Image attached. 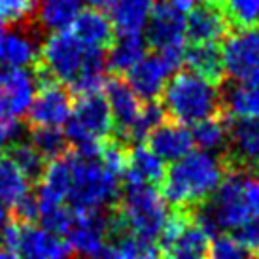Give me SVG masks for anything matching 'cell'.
<instances>
[{
	"mask_svg": "<svg viewBox=\"0 0 259 259\" xmlns=\"http://www.w3.org/2000/svg\"><path fill=\"white\" fill-rule=\"evenodd\" d=\"M231 29H250L259 21V0H220Z\"/></svg>",
	"mask_w": 259,
	"mask_h": 259,
	"instance_id": "f546056e",
	"label": "cell"
},
{
	"mask_svg": "<svg viewBox=\"0 0 259 259\" xmlns=\"http://www.w3.org/2000/svg\"><path fill=\"white\" fill-rule=\"evenodd\" d=\"M19 135V121L10 117H0V153L14 142Z\"/></svg>",
	"mask_w": 259,
	"mask_h": 259,
	"instance_id": "836d02e7",
	"label": "cell"
},
{
	"mask_svg": "<svg viewBox=\"0 0 259 259\" xmlns=\"http://www.w3.org/2000/svg\"><path fill=\"white\" fill-rule=\"evenodd\" d=\"M102 89L114 119V137L123 140L125 144L135 140V131L144 110V101L131 89L121 76L104 79Z\"/></svg>",
	"mask_w": 259,
	"mask_h": 259,
	"instance_id": "ba28073f",
	"label": "cell"
},
{
	"mask_svg": "<svg viewBox=\"0 0 259 259\" xmlns=\"http://www.w3.org/2000/svg\"><path fill=\"white\" fill-rule=\"evenodd\" d=\"M38 12V0H0V19L14 25H29Z\"/></svg>",
	"mask_w": 259,
	"mask_h": 259,
	"instance_id": "4dcf8cb0",
	"label": "cell"
},
{
	"mask_svg": "<svg viewBox=\"0 0 259 259\" xmlns=\"http://www.w3.org/2000/svg\"><path fill=\"white\" fill-rule=\"evenodd\" d=\"M4 153L21 168L23 172H25V176H27L32 184H34V182H40L44 170H46L48 161L44 159L42 153L30 144V142H17V144L12 142V144L4 150Z\"/></svg>",
	"mask_w": 259,
	"mask_h": 259,
	"instance_id": "83f0119b",
	"label": "cell"
},
{
	"mask_svg": "<svg viewBox=\"0 0 259 259\" xmlns=\"http://www.w3.org/2000/svg\"><path fill=\"white\" fill-rule=\"evenodd\" d=\"M38 61V50L27 30L0 32V66L27 68Z\"/></svg>",
	"mask_w": 259,
	"mask_h": 259,
	"instance_id": "44dd1931",
	"label": "cell"
},
{
	"mask_svg": "<svg viewBox=\"0 0 259 259\" xmlns=\"http://www.w3.org/2000/svg\"><path fill=\"white\" fill-rule=\"evenodd\" d=\"M227 129H229V114L223 112L220 115L202 119L195 123L191 131L193 144H197L202 151L223 150L227 142Z\"/></svg>",
	"mask_w": 259,
	"mask_h": 259,
	"instance_id": "4316f807",
	"label": "cell"
},
{
	"mask_svg": "<svg viewBox=\"0 0 259 259\" xmlns=\"http://www.w3.org/2000/svg\"><path fill=\"white\" fill-rule=\"evenodd\" d=\"M144 55V38L140 34H121L106 50V68L114 76H125Z\"/></svg>",
	"mask_w": 259,
	"mask_h": 259,
	"instance_id": "603a6c76",
	"label": "cell"
},
{
	"mask_svg": "<svg viewBox=\"0 0 259 259\" xmlns=\"http://www.w3.org/2000/svg\"><path fill=\"white\" fill-rule=\"evenodd\" d=\"M30 144L42 153L46 161H51L68 150V138L61 127H34L30 129Z\"/></svg>",
	"mask_w": 259,
	"mask_h": 259,
	"instance_id": "f1b7e54d",
	"label": "cell"
},
{
	"mask_svg": "<svg viewBox=\"0 0 259 259\" xmlns=\"http://www.w3.org/2000/svg\"><path fill=\"white\" fill-rule=\"evenodd\" d=\"M85 0H42L38 4L40 25L50 30L66 29L83 10Z\"/></svg>",
	"mask_w": 259,
	"mask_h": 259,
	"instance_id": "484cf974",
	"label": "cell"
},
{
	"mask_svg": "<svg viewBox=\"0 0 259 259\" xmlns=\"http://www.w3.org/2000/svg\"><path fill=\"white\" fill-rule=\"evenodd\" d=\"M15 252L21 259H72V246L66 237L34 227L32 223H21Z\"/></svg>",
	"mask_w": 259,
	"mask_h": 259,
	"instance_id": "5bb4252c",
	"label": "cell"
},
{
	"mask_svg": "<svg viewBox=\"0 0 259 259\" xmlns=\"http://www.w3.org/2000/svg\"><path fill=\"white\" fill-rule=\"evenodd\" d=\"M66 29L78 38L79 42L93 50H108L115 40V30L110 23L108 15H104L99 8H83L76 19Z\"/></svg>",
	"mask_w": 259,
	"mask_h": 259,
	"instance_id": "e0dca14e",
	"label": "cell"
},
{
	"mask_svg": "<svg viewBox=\"0 0 259 259\" xmlns=\"http://www.w3.org/2000/svg\"><path fill=\"white\" fill-rule=\"evenodd\" d=\"M184 63L189 72L201 76L214 85H222L225 78L223 53L218 44H191L184 53Z\"/></svg>",
	"mask_w": 259,
	"mask_h": 259,
	"instance_id": "ffe728a7",
	"label": "cell"
},
{
	"mask_svg": "<svg viewBox=\"0 0 259 259\" xmlns=\"http://www.w3.org/2000/svg\"><path fill=\"white\" fill-rule=\"evenodd\" d=\"M72 112V93L59 81H40L38 93L32 99L27 119L34 127H61Z\"/></svg>",
	"mask_w": 259,
	"mask_h": 259,
	"instance_id": "30bf717a",
	"label": "cell"
},
{
	"mask_svg": "<svg viewBox=\"0 0 259 259\" xmlns=\"http://www.w3.org/2000/svg\"><path fill=\"white\" fill-rule=\"evenodd\" d=\"M0 259H21V255L14 252V250H10V248H6V246H2L0 248Z\"/></svg>",
	"mask_w": 259,
	"mask_h": 259,
	"instance_id": "d590c367",
	"label": "cell"
},
{
	"mask_svg": "<svg viewBox=\"0 0 259 259\" xmlns=\"http://www.w3.org/2000/svg\"><path fill=\"white\" fill-rule=\"evenodd\" d=\"M148 148L157 155L163 163H174L187 155L193 148L191 131L186 125H180L176 121H163L159 123L153 131L146 137Z\"/></svg>",
	"mask_w": 259,
	"mask_h": 259,
	"instance_id": "2e32d148",
	"label": "cell"
},
{
	"mask_svg": "<svg viewBox=\"0 0 259 259\" xmlns=\"http://www.w3.org/2000/svg\"><path fill=\"white\" fill-rule=\"evenodd\" d=\"M208 259H259V255L244 248L233 235H220L212 238Z\"/></svg>",
	"mask_w": 259,
	"mask_h": 259,
	"instance_id": "1f68e13d",
	"label": "cell"
},
{
	"mask_svg": "<svg viewBox=\"0 0 259 259\" xmlns=\"http://www.w3.org/2000/svg\"><path fill=\"white\" fill-rule=\"evenodd\" d=\"M159 104L165 117L180 125H195L225 112L218 85L189 70L178 72L166 81Z\"/></svg>",
	"mask_w": 259,
	"mask_h": 259,
	"instance_id": "7a4b0ae2",
	"label": "cell"
},
{
	"mask_svg": "<svg viewBox=\"0 0 259 259\" xmlns=\"http://www.w3.org/2000/svg\"><path fill=\"white\" fill-rule=\"evenodd\" d=\"M186 38V15L182 10L161 0L151 8L150 19L146 23V44L155 51L184 48Z\"/></svg>",
	"mask_w": 259,
	"mask_h": 259,
	"instance_id": "8fae6325",
	"label": "cell"
},
{
	"mask_svg": "<svg viewBox=\"0 0 259 259\" xmlns=\"http://www.w3.org/2000/svg\"><path fill=\"white\" fill-rule=\"evenodd\" d=\"M223 110L231 117L259 119V78L235 81L222 95Z\"/></svg>",
	"mask_w": 259,
	"mask_h": 259,
	"instance_id": "7402d4cb",
	"label": "cell"
},
{
	"mask_svg": "<svg viewBox=\"0 0 259 259\" xmlns=\"http://www.w3.org/2000/svg\"><path fill=\"white\" fill-rule=\"evenodd\" d=\"M231 32L229 21L218 2H197L186 17V36L191 44H218Z\"/></svg>",
	"mask_w": 259,
	"mask_h": 259,
	"instance_id": "9a60e30c",
	"label": "cell"
},
{
	"mask_svg": "<svg viewBox=\"0 0 259 259\" xmlns=\"http://www.w3.org/2000/svg\"><path fill=\"white\" fill-rule=\"evenodd\" d=\"M153 0H110L106 14L114 30L121 34H140L150 19Z\"/></svg>",
	"mask_w": 259,
	"mask_h": 259,
	"instance_id": "d6986e66",
	"label": "cell"
},
{
	"mask_svg": "<svg viewBox=\"0 0 259 259\" xmlns=\"http://www.w3.org/2000/svg\"><path fill=\"white\" fill-rule=\"evenodd\" d=\"M174 66L165 59L163 53H150L138 61L137 65L125 74V81L131 89L144 102L159 101L165 89L166 81L170 79Z\"/></svg>",
	"mask_w": 259,
	"mask_h": 259,
	"instance_id": "7c38bea8",
	"label": "cell"
},
{
	"mask_svg": "<svg viewBox=\"0 0 259 259\" xmlns=\"http://www.w3.org/2000/svg\"><path fill=\"white\" fill-rule=\"evenodd\" d=\"M212 2H220V0H212Z\"/></svg>",
	"mask_w": 259,
	"mask_h": 259,
	"instance_id": "f35d334b",
	"label": "cell"
},
{
	"mask_svg": "<svg viewBox=\"0 0 259 259\" xmlns=\"http://www.w3.org/2000/svg\"><path fill=\"white\" fill-rule=\"evenodd\" d=\"M30 187H32V182L2 151L0 153V202L12 210L17 202L29 197Z\"/></svg>",
	"mask_w": 259,
	"mask_h": 259,
	"instance_id": "d4e9b609",
	"label": "cell"
},
{
	"mask_svg": "<svg viewBox=\"0 0 259 259\" xmlns=\"http://www.w3.org/2000/svg\"><path fill=\"white\" fill-rule=\"evenodd\" d=\"M168 2L174 4V6L178 8V10H182V12H189L199 0H168Z\"/></svg>",
	"mask_w": 259,
	"mask_h": 259,
	"instance_id": "e575fe53",
	"label": "cell"
},
{
	"mask_svg": "<svg viewBox=\"0 0 259 259\" xmlns=\"http://www.w3.org/2000/svg\"><path fill=\"white\" fill-rule=\"evenodd\" d=\"M70 184L66 204L76 212L102 210L114 206L119 199V178L110 172L99 157H83L78 151L68 150Z\"/></svg>",
	"mask_w": 259,
	"mask_h": 259,
	"instance_id": "3957f363",
	"label": "cell"
},
{
	"mask_svg": "<svg viewBox=\"0 0 259 259\" xmlns=\"http://www.w3.org/2000/svg\"><path fill=\"white\" fill-rule=\"evenodd\" d=\"M102 259H159V248L153 240L133 235L110 218L108 240L102 252Z\"/></svg>",
	"mask_w": 259,
	"mask_h": 259,
	"instance_id": "ac0fdd59",
	"label": "cell"
},
{
	"mask_svg": "<svg viewBox=\"0 0 259 259\" xmlns=\"http://www.w3.org/2000/svg\"><path fill=\"white\" fill-rule=\"evenodd\" d=\"M163 176H165V165L148 146H137L129 150L127 168H125L127 184L153 186V184H161Z\"/></svg>",
	"mask_w": 259,
	"mask_h": 259,
	"instance_id": "cb8c5ba5",
	"label": "cell"
},
{
	"mask_svg": "<svg viewBox=\"0 0 259 259\" xmlns=\"http://www.w3.org/2000/svg\"><path fill=\"white\" fill-rule=\"evenodd\" d=\"M225 174L220 155L202 150L189 151L165 170L161 195L174 208H199L216 193Z\"/></svg>",
	"mask_w": 259,
	"mask_h": 259,
	"instance_id": "6da1fadb",
	"label": "cell"
},
{
	"mask_svg": "<svg viewBox=\"0 0 259 259\" xmlns=\"http://www.w3.org/2000/svg\"><path fill=\"white\" fill-rule=\"evenodd\" d=\"M225 74L235 81L259 78V29H235L222 48Z\"/></svg>",
	"mask_w": 259,
	"mask_h": 259,
	"instance_id": "9c48e42d",
	"label": "cell"
},
{
	"mask_svg": "<svg viewBox=\"0 0 259 259\" xmlns=\"http://www.w3.org/2000/svg\"><path fill=\"white\" fill-rule=\"evenodd\" d=\"M214 235L202 225L195 208H174L159 235V259H208Z\"/></svg>",
	"mask_w": 259,
	"mask_h": 259,
	"instance_id": "8992f818",
	"label": "cell"
},
{
	"mask_svg": "<svg viewBox=\"0 0 259 259\" xmlns=\"http://www.w3.org/2000/svg\"><path fill=\"white\" fill-rule=\"evenodd\" d=\"M233 237L237 238L240 244L248 248L250 252L257 253L259 255V220H248L246 223H242L240 227L233 231Z\"/></svg>",
	"mask_w": 259,
	"mask_h": 259,
	"instance_id": "d6a6232c",
	"label": "cell"
},
{
	"mask_svg": "<svg viewBox=\"0 0 259 259\" xmlns=\"http://www.w3.org/2000/svg\"><path fill=\"white\" fill-rule=\"evenodd\" d=\"M2 27H4V21H2V19H0V32H2Z\"/></svg>",
	"mask_w": 259,
	"mask_h": 259,
	"instance_id": "74e56055",
	"label": "cell"
},
{
	"mask_svg": "<svg viewBox=\"0 0 259 259\" xmlns=\"http://www.w3.org/2000/svg\"><path fill=\"white\" fill-rule=\"evenodd\" d=\"M4 222V206H2V202H0V225Z\"/></svg>",
	"mask_w": 259,
	"mask_h": 259,
	"instance_id": "8d00e7d4",
	"label": "cell"
},
{
	"mask_svg": "<svg viewBox=\"0 0 259 259\" xmlns=\"http://www.w3.org/2000/svg\"><path fill=\"white\" fill-rule=\"evenodd\" d=\"M220 159L227 172L259 176V119L229 115L227 142Z\"/></svg>",
	"mask_w": 259,
	"mask_h": 259,
	"instance_id": "52a82bcc",
	"label": "cell"
},
{
	"mask_svg": "<svg viewBox=\"0 0 259 259\" xmlns=\"http://www.w3.org/2000/svg\"><path fill=\"white\" fill-rule=\"evenodd\" d=\"M34 74L25 68H0V117L19 119L34 99Z\"/></svg>",
	"mask_w": 259,
	"mask_h": 259,
	"instance_id": "4fadbf2b",
	"label": "cell"
},
{
	"mask_svg": "<svg viewBox=\"0 0 259 259\" xmlns=\"http://www.w3.org/2000/svg\"><path fill=\"white\" fill-rule=\"evenodd\" d=\"M166 216L168 210L163 195L146 184H127L121 197L110 210L112 222L148 240L159 238Z\"/></svg>",
	"mask_w": 259,
	"mask_h": 259,
	"instance_id": "5b68a950",
	"label": "cell"
},
{
	"mask_svg": "<svg viewBox=\"0 0 259 259\" xmlns=\"http://www.w3.org/2000/svg\"><path fill=\"white\" fill-rule=\"evenodd\" d=\"M114 133V119L104 91L74 95L72 112L66 121V138L83 157H99L104 140Z\"/></svg>",
	"mask_w": 259,
	"mask_h": 259,
	"instance_id": "277c9868",
	"label": "cell"
}]
</instances>
